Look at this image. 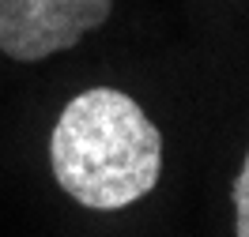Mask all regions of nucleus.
<instances>
[{
	"mask_svg": "<svg viewBox=\"0 0 249 237\" xmlns=\"http://www.w3.org/2000/svg\"><path fill=\"white\" fill-rule=\"evenodd\" d=\"M53 177L76 204L121 211L143 200L162 174V136L136 98L91 87L68 98L49 136Z\"/></svg>",
	"mask_w": 249,
	"mask_h": 237,
	"instance_id": "f257e3e1",
	"label": "nucleus"
},
{
	"mask_svg": "<svg viewBox=\"0 0 249 237\" xmlns=\"http://www.w3.org/2000/svg\"><path fill=\"white\" fill-rule=\"evenodd\" d=\"M234 226H238V237H249V155L238 170V181H234Z\"/></svg>",
	"mask_w": 249,
	"mask_h": 237,
	"instance_id": "7ed1b4c3",
	"label": "nucleus"
},
{
	"mask_svg": "<svg viewBox=\"0 0 249 237\" xmlns=\"http://www.w3.org/2000/svg\"><path fill=\"white\" fill-rule=\"evenodd\" d=\"M113 0H0V53L34 64L98 31Z\"/></svg>",
	"mask_w": 249,
	"mask_h": 237,
	"instance_id": "f03ea898",
	"label": "nucleus"
}]
</instances>
